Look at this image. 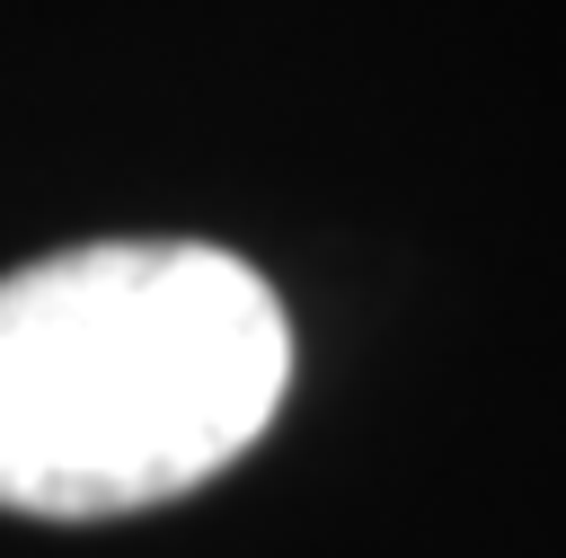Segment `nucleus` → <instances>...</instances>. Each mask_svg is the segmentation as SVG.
<instances>
[{"instance_id": "obj_1", "label": "nucleus", "mask_w": 566, "mask_h": 558, "mask_svg": "<svg viewBox=\"0 0 566 558\" xmlns=\"http://www.w3.org/2000/svg\"><path fill=\"white\" fill-rule=\"evenodd\" d=\"M292 390L274 283L203 239H88L0 275V505L97 523L221 478Z\"/></svg>"}]
</instances>
